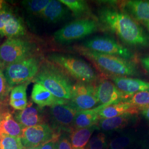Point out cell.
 <instances>
[{
  "label": "cell",
  "instance_id": "6da1fadb",
  "mask_svg": "<svg viewBox=\"0 0 149 149\" xmlns=\"http://www.w3.org/2000/svg\"><path fill=\"white\" fill-rule=\"evenodd\" d=\"M97 22L102 29L116 35L123 43L134 47H147L149 37L132 17L111 7L97 11Z\"/></svg>",
  "mask_w": 149,
  "mask_h": 149
},
{
  "label": "cell",
  "instance_id": "7a4b0ae2",
  "mask_svg": "<svg viewBox=\"0 0 149 149\" xmlns=\"http://www.w3.org/2000/svg\"><path fill=\"white\" fill-rule=\"evenodd\" d=\"M32 81L43 86L59 99L70 101L71 98L74 83L69 76L50 61L41 64Z\"/></svg>",
  "mask_w": 149,
  "mask_h": 149
},
{
  "label": "cell",
  "instance_id": "3957f363",
  "mask_svg": "<svg viewBox=\"0 0 149 149\" xmlns=\"http://www.w3.org/2000/svg\"><path fill=\"white\" fill-rule=\"evenodd\" d=\"M79 53L90 60L108 76H133L138 74L136 64L133 60L100 53L81 45L76 47Z\"/></svg>",
  "mask_w": 149,
  "mask_h": 149
},
{
  "label": "cell",
  "instance_id": "277c9868",
  "mask_svg": "<svg viewBox=\"0 0 149 149\" xmlns=\"http://www.w3.org/2000/svg\"><path fill=\"white\" fill-rule=\"evenodd\" d=\"M49 61L78 82L94 84L98 80L96 71L83 59L70 55L53 53L48 56Z\"/></svg>",
  "mask_w": 149,
  "mask_h": 149
},
{
  "label": "cell",
  "instance_id": "5b68a950",
  "mask_svg": "<svg viewBox=\"0 0 149 149\" xmlns=\"http://www.w3.org/2000/svg\"><path fill=\"white\" fill-rule=\"evenodd\" d=\"M35 46L18 38H8L0 46V69L4 70L11 64L33 56Z\"/></svg>",
  "mask_w": 149,
  "mask_h": 149
},
{
  "label": "cell",
  "instance_id": "8992f818",
  "mask_svg": "<svg viewBox=\"0 0 149 149\" xmlns=\"http://www.w3.org/2000/svg\"><path fill=\"white\" fill-rule=\"evenodd\" d=\"M40 65V60L32 56L8 66L3 72L8 85L12 89L16 86L29 82L37 74Z\"/></svg>",
  "mask_w": 149,
  "mask_h": 149
},
{
  "label": "cell",
  "instance_id": "52a82bcc",
  "mask_svg": "<svg viewBox=\"0 0 149 149\" xmlns=\"http://www.w3.org/2000/svg\"><path fill=\"white\" fill-rule=\"evenodd\" d=\"M99 28L97 20L79 19L71 22L54 33L55 40L60 44L80 40L96 32Z\"/></svg>",
  "mask_w": 149,
  "mask_h": 149
},
{
  "label": "cell",
  "instance_id": "ba28073f",
  "mask_svg": "<svg viewBox=\"0 0 149 149\" xmlns=\"http://www.w3.org/2000/svg\"><path fill=\"white\" fill-rule=\"evenodd\" d=\"M78 112L69 101L55 104L49 108V125L58 133H69L74 129V118Z\"/></svg>",
  "mask_w": 149,
  "mask_h": 149
},
{
  "label": "cell",
  "instance_id": "9c48e42d",
  "mask_svg": "<svg viewBox=\"0 0 149 149\" xmlns=\"http://www.w3.org/2000/svg\"><path fill=\"white\" fill-rule=\"evenodd\" d=\"M81 46L100 53L116 56L130 60H133L135 58L134 54L128 48L108 37L97 36L91 38L85 41Z\"/></svg>",
  "mask_w": 149,
  "mask_h": 149
},
{
  "label": "cell",
  "instance_id": "30bf717a",
  "mask_svg": "<svg viewBox=\"0 0 149 149\" xmlns=\"http://www.w3.org/2000/svg\"><path fill=\"white\" fill-rule=\"evenodd\" d=\"M69 102L78 111L91 109L98 106L97 86L92 84L76 82L74 85Z\"/></svg>",
  "mask_w": 149,
  "mask_h": 149
},
{
  "label": "cell",
  "instance_id": "8fae6325",
  "mask_svg": "<svg viewBox=\"0 0 149 149\" xmlns=\"http://www.w3.org/2000/svg\"><path fill=\"white\" fill-rule=\"evenodd\" d=\"M60 135L49 124H43L24 128L21 139L24 148H28L42 145Z\"/></svg>",
  "mask_w": 149,
  "mask_h": 149
},
{
  "label": "cell",
  "instance_id": "7c38bea8",
  "mask_svg": "<svg viewBox=\"0 0 149 149\" xmlns=\"http://www.w3.org/2000/svg\"><path fill=\"white\" fill-rule=\"evenodd\" d=\"M99 106L102 109L113 104L127 100V97L112 82L102 80L97 86Z\"/></svg>",
  "mask_w": 149,
  "mask_h": 149
},
{
  "label": "cell",
  "instance_id": "4fadbf2b",
  "mask_svg": "<svg viewBox=\"0 0 149 149\" xmlns=\"http://www.w3.org/2000/svg\"><path fill=\"white\" fill-rule=\"evenodd\" d=\"M14 118L24 128L48 124V118L43 108L35 106L32 103H29L24 110L16 112Z\"/></svg>",
  "mask_w": 149,
  "mask_h": 149
},
{
  "label": "cell",
  "instance_id": "5bb4252c",
  "mask_svg": "<svg viewBox=\"0 0 149 149\" xmlns=\"http://www.w3.org/2000/svg\"><path fill=\"white\" fill-rule=\"evenodd\" d=\"M112 82L126 96L127 100L136 93L149 90V83L126 76H108Z\"/></svg>",
  "mask_w": 149,
  "mask_h": 149
},
{
  "label": "cell",
  "instance_id": "9a60e30c",
  "mask_svg": "<svg viewBox=\"0 0 149 149\" xmlns=\"http://www.w3.org/2000/svg\"><path fill=\"white\" fill-rule=\"evenodd\" d=\"M138 112H130L116 117L100 119L98 125L103 133H111L122 130L133 124Z\"/></svg>",
  "mask_w": 149,
  "mask_h": 149
},
{
  "label": "cell",
  "instance_id": "2e32d148",
  "mask_svg": "<svg viewBox=\"0 0 149 149\" xmlns=\"http://www.w3.org/2000/svg\"><path fill=\"white\" fill-rule=\"evenodd\" d=\"M120 8L135 21L149 22V1H124L120 3Z\"/></svg>",
  "mask_w": 149,
  "mask_h": 149
},
{
  "label": "cell",
  "instance_id": "e0dca14e",
  "mask_svg": "<svg viewBox=\"0 0 149 149\" xmlns=\"http://www.w3.org/2000/svg\"><path fill=\"white\" fill-rule=\"evenodd\" d=\"M31 98L32 101L41 108L50 107L56 104L69 101L56 97L43 86L37 83H36L33 86Z\"/></svg>",
  "mask_w": 149,
  "mask_h": 149
},
{
  "label": "cell",
  "instance_id": "ac0fdd59",
  "mask_svg": "<svg viewBox=\"0 0 149 149\" xmlns=\"http://www.w3.org/2000/svg\"><path fill=\"white\" fill-rule=\"evenodd\" d=\"M97 130H100L98 125L88 128L72 129L69 133L72 149H85L92 134Z\"/></svg>",
  "mask_w": 149,
  "mask_h": 149
},
{
  "label": "cell",
  "instance_id": "d6986e66",
  "mask_svg": "<svg viewBox=\"0 0 149 149\" xmlns=\"http://www.w3.org/2000/svg\"><path fill=\"white\" fill-rule=\"evenodd\" d=\"M100 111L98 106L91 109L79 111L74 118V129L88 128L98 125L100 120L98 114Z\"/></svg>",
  "mask_w": 149,
  "mask_h": 149
},
{
  "label": "cell",
  "instance_id": "ffe728a7",
  "mask_svg": "<svg viewBox=\"0 0 149 149\" xmlns=\"http://www.w3.org/2000/svg\"><path fill=\"white\" fill-rule=\"evenodd\" d=\"M60 1L51 0L44 10L40 15L49 23H56L66 16L67 10Z\"/></svg>",
  "mask_w": 149,
  "mask_h": 149
},
{
  "label": "cell",
  "instance_id": "44dd1931",
  "mask_svg": "<svg viewBox=\"0 0 149 149\" xmlns=\"http://www.w3.org/2000/svg\"><path fill=\"white\" fill-rule=\"evenodd\" d=\"M23 129L10 112L8 111L6 112L0 124V135L21 138Z\"/></svg>",
  "mask_w": 149,
  "mask_h": 149
},
{
  "label": "cell",
  "instance_id": "7402d4cb",
  "mask_svg": "<svg viewBox=\"0 0 149 149\" xmlns=\"http://www.w3.org/2000/svg\"><path fill=\"white\" fill-rule=\"evenodd\" d=\"M138 109L133 106L126 101L120 102L102 109L99 113L100 119L116 117L130 112H139Z\"/></svg>",
  "mask_w": 149,
  "mask_h": 149
},
{
  "label": "cell",
  "instance_id": "603a6c76",
  "mask_svg": "<svg viewBox=\"0 0 149 149\" xmlns=\"http://www.w3.org/2000/svg\"><path fill=\"white\" fill-rule=\"evenodd\" d=\"M63 5L69 8L74 16L79 19L91 18L92 12L85 1L83 0H60Z\"/></svg>",
  "mask_w": 149,
  "mask_h": 149
},
{
  "label": "cell",
  "instance_id": "cb8c5ba5",
  "mask_svg": "<svg viewBox=\"0 0 149 149\" xmlns=\"http://www.w3.org/2000/svg\"><path fill=\"white\" fill-rule=\"evenodd\" d=\"M25 34V27L21 19L15 16L7 22L3 31V36L8 38H17Z\"/></svg>",
  "mask_w": 149,
  "mask_h": 149
},
{
  "label": "cell",
  "instance_id": "d4e9b609",
  "mask_svg": "<svg viewBox=\"0 0 149 149\" xmlns=\"http://www.w3.org/2000/svg\"><path fill=\"white\" fill-rule=\"evenodd\" d=\"M136 136L131 133H125L118 135L111 141L109 149H127L136 141Z\"/></svg>",
  "mask_w": 149,
  "mask_h": 149
},
{
  "label": "cell",
  "instance_id": "484cf974",
  "mask_svg": "<svg viewBox=\"0 0 149 149\" xmlns=\"http://www.w3.org/2000/svg\"><path fill=\"white\" fill-rule=\"evenodd\" d=\"M125 101L139 110L149 106V90L137 92Z\"/></svg>",
  "mask_w": 149,
  "mask_h": 149
},
{
  "label": "cell",
  "instance_id": "4316f807",
  "mask_svg": "<svg viewBox=\"0 0 149 149\" xmlns=\"http://www.w3.org/2000/svg\"><path fill=\"white\" fill-rule=\"evenodd\" d=\"M50 1V0L23 1L22 4L28 12L33 14L40 15Z\"/></svg>",
  "mask_w": 149,
  "mask_h": 149
},
{
  "label": "cell",
  "instance_id": "83f0119b",
  "mask_svg": "<svg viewBox=\"0 0 149 149\" xmlns=\"http://www.w3.org/2000/svg\"><path fill=\"white\" fill-rule=\"evenodd\" d=\"M21 138L0 135V149H24Z\"/></svg>",
  "mask_w": 149,
  "mask_h": 149
},
{
  "label": "cell",
  "instance_id": "f1b7e54d",
  "mask_svg": "<svg viewBox=\"0 0 149 149\" xmlns=\"http://www.w3.org/2000/svg\"><path fill=\"white\" fill-rule=\"evenodd\" d=\"M107 141L106 134L100 132L91 138L85 149H106Z\"/></svg>",
  "mask_w": 149,
  "mask_h": 149
},
{
  "label": "cell",
  "instance_id": "f546056e",
  "mask_svg": "<svg viewBox=\"0 0 149 149\" xmlns=\"http://www.w3.org/2000/svg\"><path fill=\"white\" fill-rule=\"evenodd\" d=\"M29 82H26L13 87L11 91L10 100L11 101L27 99V86Z\"/></svg>",
  "mask_w": 149,
  "mask_h": 149
},
{
  "label": "cell",
  "instance_id": "4dcf8cb0",
  "mask_svg": "<svg viewBox=\"0 0 149 149\" xmlns=\"http://www.w3.org/2000/svg\"><path fill=\"white\" fill-rule=\"evenodd\" d=\"M12 88L9 86L5 75L0 69V102L6 104L7 97Z\"/></svg>",
  "mask_w": 149,
  "mask_h": 149
},
{
  "label": "cell",
  "instance_id": "1f68e13d",
  "mask_svg": "<svg viewBox=\"0 0 149 149\" xmlns=\"http://www.w3.org/2000/svg\"><path fill=\"white\" fill-rule=\"evenodd\" d=\"M14 16L11 10L7 6H3L0 10V35L2 37H3V31L6 24Z\"/></svg>",
  "mask_w": 149,
  "mask_h": 149
},
{
  "label": "cell",
  "instance_id": "d6a6232c",
  "mask_svg": "<svg viewBox=\"0 0 149 149\" xmlns=\"http://www.w3.org/2000/svg\"><path fill=\"white\" fill-rule=\"evenodd\" d=\"M56 149H72L69 133L61 134L56 141Z\"/></svg>",
  "mask_w": 149,
  "mask_h": 149
},
{
  "label": "cell",
  "instance_id": "836d02e7",
  "mask_svg": "<svg viewBox=\"0 0 149 149\" xmlns=\"http://www.w3.org/2000/svg\"><path fill=\"white\" fill-rule=\"evenodd\" d=\"M9 104L13 108L19 111H23L24 109H26L28 104L27 102V99L16 101L10 100Z\"/></svg>",
  "mask_w": 149,
  "mask_h": 149
},
{
  "label": "cell",
  "instance_id": "e575fe53",
  "mask_svg": "<svg viewBox=\"0 0 149 149\" xmlns=\"http://www.w3.org/2000/svg\"><path fill=\"white\" fill-rule=\"evenodd\" d=\"M58 139H53L42 145L40 149H56V141Z\"/></svg>",
  "mask_w": 149,
  "mask_h": 149
},
{
  "label": "cell",
  "instance_id": "d590c367",
  "mask_svg": "<svg viewBox=\"0 0 149 149\" xmlns=\"http://www.w3.org/2000/svg\"><path fill=\"white\" fill-rule=\"evenodd\" d=\"M141 62L145 69L149 73V56L142 58L141 59Z\"/></svg>",
  "mask_w": 149,
  "mask_h": 149
},
{
  "label": "cell",
  "instance_id": "8d00e7d4",
  "mask_svg": "<svg viewBox=\"0 0 149 149\" xmlns=\"http://www.w3.org/2000/svg\"><path fill=\"white\" fill-rule=\"evenodd\" d=\"M139 111H141L142 115L149 122V106L141 108Z\"/></svg>",
  "mask_w": 149,
  "mask_h": 149
},
{
  "label": "cell",
  "instance_id": "74e56055",
  "mask_svg": "<svg viewBox=\"0 0 149 149\" xmlns=\"http://www.w3.org/2000/svg\"><path fill=\"white\" fill-rule=\"evenodd\" d=\"M7 111V110H6L5 109V107L0 108V124L1 123V121L3 118V116L5 114L6 112Z\"/></svg>",
  "mask_w": 149,
  "mask_h": 149
},
{
  "label": "cell",
  "instance_id": "f35d334b",
  "mask_svg": "<svg viewBox=\"0 0 149 149\" xmlns=\"http://www.w3.org/2000/svg\"><path fill=\"white\" fill-rule=\"evenodd\" d=\"M42 145H39L36 147H32V148H24V149H40Z\"/></svg>",
  "mask_w": 149,
  "mask_h": 149
},
{
  "label": "cell",
  "instance_id": "ab89813d",
  "mask_svg": "<svg viewBox=\"0 0 149 149\" xmlns=\"http://www.w3.org/2000/svg\"><path fill=\"white\" fill-rule=\"evenodd\" d=\"M3 5V1L2 0H0V10L2 8Z\"/></svg>",
  "mask_w": 149,
  "mask_h": 149
},
{
  "label": "cell",
  "instance_id": "60d3db41",
  "mask_svg": "<svg viewBox=\"0 0 149 149\" xmlns=\"http://www.w3.org/2000/svg\"><path fill=\"white\" fill-rule=\"evenodd\" d=\"M146 26V27H147L148 28L149 31V22H144L143 23Z\"/></svg>",
  "mask_w": 149,
  "mask_h": 149
},
{
  "label": "cell",
  "instance_id": "b9f144b4",
  "mask_svg": "<svg viewBox=\"0 0 149 149\" xmlns=\"http://www.w3.org/2000/svg\"><path fill=\"white\" fill-rule=\"evenodd\" d=\"M140 149H148V147L146 146L145 145H143L141 146V148H140Z\"/></svg>",
  "mask_w": 149,
  "mask_h": 149
},
{
  "label": "cell",
  "instance_id": "7bdbcfd3",
  "mask_svg": "<svg viewBox=\"0 0 149 149\" xmlns=\"http://www.w3.org/2000/svg\"><path fill=\"white\" fill-rule=\"evenodd\" d=\"M5 104H3V103H1L0 102V108H1V107H5Z\"/></svg>",
  "mask_w": 149,
  "mask_h": 149
}]
</instances>
